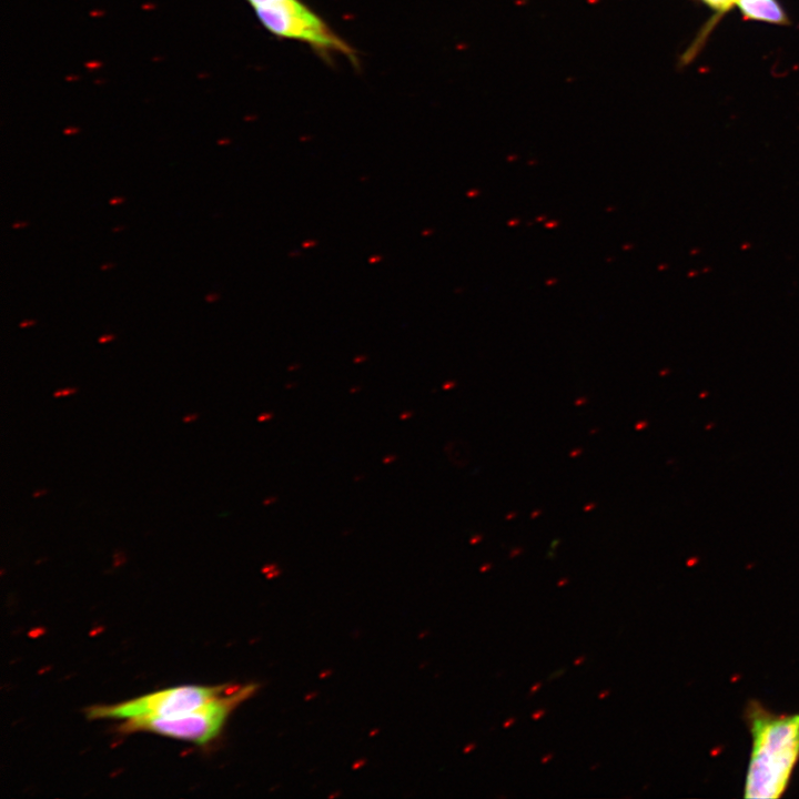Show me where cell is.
Instances as JSON below:
<instances>
[{"label": "cell", "instance_id": "cell-23", "mask_svg": "<svg viewBox=\"0 0 799 799\" xmlns=\"http://www.w3.org/2000/svg\"><path fill=\"white\" fill-rule=\"evenodd\" d=\"M566 581H567V579L558 581V586H563Z\"/></svg>", "mask_w": 799, "mask_h": 799}, {"label": "cell", "instance_id": "cell-8", "mask_svg": "<svg viewBox=\"0 0 799 799\" xmlns=\"http://www.w3.org/2000/svg\"><path fill=\"white\" fill-rule=\"evenodd\" d=\"M115 338H117V335H115V334L107 333V334L101 335V336L98 338V343H99V344H105V343H110V342L114 341Z\"/></svg>", "mask_w": 799, "mask_h": 799}, {"label": "cell", "instance_id": "cell-13", "mask_svg": "<svg viewBox=\"0 0 799 799\" xmlns=\"http://www.w3.org/2000/svg\"><path fill=\"white\" fill-rule=\"evenodd\" d=\"M219 297H220V296H219L218 293H209V294L205 295L204 299H205V301H206L208 303H214V302L218 301Z\"/></svg>", "mask_w": 799, "mask_h": 799}, {"label": "cell", "instance_id": "cell-6", "mask_svg": "<svg viewBox=\"0 0 799 799\" xmlns=\"http://www.w3.org/2000/svg\"><path fill=\"white\" fill-rule=\"evenodd\" d=\"M711 8L720 11L730 9L736 0H704Z\"/></svg>", "mask_w": 799, "mask_h": 799}, {"label": "cell", "instance_id": "cell-4", "mask_svg": "<svg viewBox=\"0 0 799 799\" xmlns=\"http://www.w3.org/2000/svg\"><path fill=\"white\" fill-rule=\"evenodd\" d=\"M227 686H180L115 705H95L85 710L89 719L170 717L186 714L220 696Z\"/></svg>", "mask_w": 799, "mask_h": 799}, {"label": "cell", "instance_id": "cell-15", "mask_svg": "<svg viewBox=\"0 0 799 799\" xmlns=\"http://www.w3.org/2000/svg\"><path fill=\"white\" fill-rule=\"evenodd\" d=\"M47 493H48L47 489L40 488V489H37V490H34V492L32 493V497L39 498V497H41L42 495H45Z\"/></svg>", "mask_w": 799, "mask_h": 799}, {"label": "cell", "instance_id": "cell-3", "mask_svg": "<svg viewBox=\"0 0 799 799\" xmlns=\"http://www.w3.org/2000/svg\"><path fill=\"white\" fill-rule=\"evenodd\" d=\"M255 685L227 686L220 696L193 711L154 718H130L120 725L122 732L151 731L163 736L205 744L221 731L232 710L247 699Z\"/></svg>", "mask_w": 799, "mask_h": 799}, {"label": "cell", "instance_id": "cell-18", "mask_svg": "<svg viewBox=\"0 0 799 799\" xmlns=\"http://www.w3.org/2000/svg\"><path fill=\"white\" fill-rule=\"evenodd\" d=\"M515 720H516L515 718H509V720L504 722V725H503L504 728H508L513 722H515Z\"/></svg>", "mask_w": 799, "mask_h": 799}, {"label": "cell", "instance_id": "cell-1", "mask_svg": "<svg viewBox=\"0 0 799 799\" xmlns=\"http://www.w3.org/2000/svg\"><path fill=\"white\" fill-rule=\"evenodd\" d=\"M752 747L745 797L776 799L786 790L799 759V714L773 715L757 702L747 710Z\"/></svg>", "mask_w": 799, "mask_h": 799}, {"label": "cell", "instance_id": "cell-17", "mask_svg": "<svg viewBox=\"0 0 799 799\" xmlns=\"http://www.w3.org/2000/svg\"><path fill=\"white\" fill-rule=\"evenodd\" d=\"M124 229H125L124 225H118V226L112 227V232L119 233V232H121V231L124 230Z\"/></svg>", "mask_w": 799, "mask_h": 799}, {"label": "cell", "instance_id": "cell-16", "mask_svg": "<svg viewBox=\"0 0 799 799\" xmlns=\"http://www.w3.org/2000/svg\"><path fill=\"white\" fill-rule=\"evenodd\" d=\"M544 714H545V710H544V709H539V710H537L536 712H534V714L532 715V718H533L534 720H537V719H539L540 717H543Z\"/></svg>", "mask_w": 799, "mask_h": 799}, {"label": "cell", "instance_id": "cell-20", "mask_svg": "<svg viewBox=\"0 0 799 799\" xmlns=\"http://www.w3.org/2000/svg\"><path fill=\"white\" fill-rule=\"evenodd\" d=\"M607 695H609V690L601 691L598 697H599L600 699H603V698H605Z\"/></svg>", "mask_w": 799, "mask_h": 799}, {"label": "cell", "instance_id": "cell-12", "mask_svg": "<svg viewBox=\"0 0 799 799\" xmlns=\"http://www.w3.org/2000/svg\"><path fill=\"white\" fill-rule=\"evenodd\" d=\"M28 225H29V222H28V221H16V222L12 224V229H13V230H21V229H23V227H27Z\"/></svg>", "mask_w": 799, "mask_h": 799}, {"label": "cell", "instance_id": "cell-7", "mask_svg": "<svg viewBox=\"0 0 799 799\" xmlns=\"http://www.w3.org/2000/svg\"><path fill=\"white\" fill-rule=\"evenodd\" d=\"M77 392H78V387H63V388H58V390L53 393V397H54V398L67 397V396H70V395L75 394Z\"/></svg>", "mask_w": 799, "mask_h": 799}, {"label": "cell", "instance_id": "cell-21", "mask_svg": "<svg viewBox=\"0 0 799 799\" xmlns=\"http://www.w3.org/2000/svg\"><path fill=\"white\" fill-rule=\"evenodd\" d=\"M584 660H585V656H581L580 658H578V659H576V660L574 661V665H579V664H581V661H584Z\"/></svg>", "mask_w": 799, "mask_h": 799}, {"label": "cell", "instance_id": "cell-11", "mask_svg": "<svg viewBox=\"0 0 799 799\" xmlns=\"http://www.w3.org/2000/svg\"><path fill=\"white\" fill-rule=\"evenodd\" d=\"M125 202V198L121 195H114L109 200L110 205H120Z\"/></svg>", "mask_w": 799, "mask_h": 799}, {"label": "cell", "instance_id": "cell-2", "mask_svg": "<svg viewBox=\"0 0 799 799\" xmlns=\"http://www.w3.org/2000/svg\"><path fill=\"white\" fill-rule=\"evenodd\" d=\"M272 34L303 42L322 57L341 54L357 64L355 50L302 0H246Z\"/></svg>", "mask_w": 799, "mask_h": 799}, {"label": "cell", "instance_id": "cell-10", "mask_svg": "<svg viewBox=\"0 0 799 799\" xmlns=\"http://www.w3.org/2000/svg\"><path fill=\"white\" fill-rule=\"evenodd\" d=\"M37 324V320L33 318H27L19 323L20 328H28Z\"/></svg>", "mask_w": 799, "mask_h": 799}, {"label": "cell", "instance_id": "cell-5", "mask_svg": "<svg viewBox=\"0 0 799 799\" xmlns=\"http://www.w3.org/2000/svg\"><path fill=\"white\" fill-rule=\"evenodd\" d=\"M745 17L777 24H789V20L776 0H736Z\"/></svg>", "mask_w": 799, "mask_h": 799}, {"label": "cell", "instance_id": "cell-14", "mask_svg": "<svg viewBox=\"0 0 799 799\" xmlns=\"http://www.w3.org/2000/svg\"><path fill=\"white\" fill-rule=\"evenodd\" d=\"M114 266H115V263H113V262H107V263H103V264L100 265V270H101V271H108V270L113 269Z\"/></svg>", "mask_w": 799, "mask_h": 799}, {"label": "cell", "instance_id": "cell-19", "mask_svg": "<svg viewBox=\"0 0 799 799\" xmlns=\"http://www.w3.org/2000/svg\"><path fill=\"white\" fill-rule=\"evenodd\" d=\"M540 685L542 682H537L534 687H532L530 694H534L540 687Z\"/></svg>", "mask_w": 799, "mask_h": 799}, {"label": "cell", "instance_id": "cell-9", "mask_svg": "<svg viewBox=\"0 0 799 799\" xmlns=\"http://www.w3.org/2000/svg\"><path fill=\"white\" fill-rule=\"evenodd\" d=\"M198 418H199V414H198V413H189V414H186V415L183 416L182 422L185 423V424H190V423L195 422Z\"/></svg>", "mask_w": 799, "mask_h": 799}, {"label": "cell", "instance_id": "cell-22", "mask_svg": "<svg viewBox=\"0 0 799 799\" xmlns=\"http://www.w3.org/2000/svg\"><path fill=\"white\" fill-rule=\"evenodd\" d=\"M552 757H553V755H552V754H548L546 757H544V758L542 759V762H543V763H546V761L549 760V759H552Z\"/></svg>", "mask_w": 799, "mask_h": 799}]
</instances>
